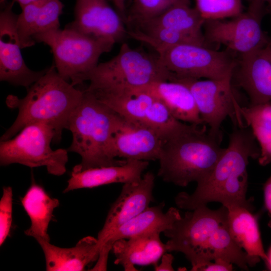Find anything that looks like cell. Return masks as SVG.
<instances>
[{
  "label": "cell",
  "mask_w": 271,
  "mask_h": 271,
  "mask_svg": "<svg viewBox=\"0 0 271 271\" xmlns=\"http://www.w3.org/2000/svg\"><path fill=\"white\" fill-rule=\"evenodd\" d=\"M120 165L89 168L79 172L72 171L64 190L92 188L112 183H126L140 179L146 170L149 161L126 160Z\"/></svg>",
  "instance_id": "20"
},
{
  "label": "cell",
  "mask_w": 271,
  "mask_h": 271,
  "mask_svg": "<svg viewBox=\"0 0 271 271\" xmlns=\"http://www.w3.org/2000/svg\"><path fill=\"white\" fill-rule=\"evenodd\" d=\"M161 233L151 232L116 241L112 247L116 257L114 263L121 265L126 271L137 270L136 265H156L168 251L166 243L161 239Z\"/></svg>",
  "instance_id": "19"
},
{
  "label": "cell",
  "mask_w": 271,
  "mask_h": 271,
  "mask_svg": "<svg viewBox=\"0 0 271 271\" xmlns=\"http://www.w3.org/2000/svg\"><path fill=\"white\" fill-rule=\"evenodd\" d=\"M74 14L67 27L113 45L127 33L119 15L106 0H76Z\"/></svg>",
  "instance_id": "14"
},
{
  "label": "cell",
  "mask_w": 271,
  "mask_h": 271,
  "mask_svg": "<svg viewBox=\"0 0 271 271\" xmlns=\"http://www.w3.org/2000/svg\"><path fill=\"white\" fill-rule=\"evenodd\" d=\"M164 141L163 138L152 128L128 120L117 114L113 134L116 158L158 160Z\"/></svg>",
  "instance_id": "15"
},
{
  "label": "cell",
  "mask_w": 271,
  "mask_h": 271,
  "mask_svg": "<svg viewBox=\"0 0 271 271\" xmlns=\"http://www.w3.org/2000/svg\"><path fill=\"white\" fill-rule=\"evenodd\" d=\"M33 39L49 46L57 72L74 86L84 82L85 76L98 64L100 56L113 46L67 26L37 35Z\"/></svg>",
  "instance_id": "7"
},
{
  "label": "cell",
  "mask_w": 271,
  "mask_h": 271,
  "mask_svg": "<svg viewBox=\"0 0 271 271\" xmlns=\"http://www.w3.org/2000/svg\"><path fill=\"white\" fill-rule=\"evenodd\" d=\"M187 85L195 98L201 118L209 131L222 138L221 125L228 116L234 125H245L241 117V107L233 93L232 78L199 80L174 79Z\"/></svg>",
  "instance_id": "11"
},
{
  "label": "cell",
  "mask_w": 271,
  "mask_h": 271,
  "mask_svg": "<svg viewBox=\"0 0 271 271\" xmlns=\"http://www.w3.org/2000/svg\"><path fill=\"white\" fill-rule=\"evenodd\" d=\"M226 208L228 230L234 242L246 252L254 265L260 259L266 262L267 256L263 247L257 216L243 206Z\"/></svg>",
  "instance_id": "22"
},
{
  "label": "cell",
  "mask_w": 271,
  "mask_h": 271,
  "mask_svg": "<svg viewBox=\"0 0 271 271\" xmlns=\"http://www.w3.org/2000/svg\"><path fill=\"white\" fill-rule=\"evenodd\" d=\"M252 105L271 102V39L264 47L241 55L233 72Z\"/></svg>",
  "instance_id": "16"
},
{
  "label": "cell",
  "mask_w": 271,
  "mask_h": 271,
  "mask_svg": "<svg viewBox=\"0 0 271 271\" xmlns=\"http://www.w3.org/2000/svg\"><path fill=\"white\" fill-rule=\"evenodd\" d=\"M205 21L196 8H191L190 5L180 4L174 5L156 17L130 26L145 24L205 38L202 32Z\"/></svg>",
  "instance_id": "25"
},
{
  "label": "cell",
  "mask_w": 271,
  "mask_h": 271,
  "mask_svg": "<svg viewBox=\"0 0 271 271\" xmlns=\"http://www.w3.org/2000/svg\"><path fill=\"white\" fill-rule=\"evenodd\" d=\"M247 126L234 125L229 143L209 175L197 183L192 194L179 193L175 202L178 208L192 210L211 202L226 207L241 206L252 210L246 198L247 166L249 158H258L260 148Z\"/></svg>",
  "instance_id": "2"
},
{
  "label": "cell",
  "mask_w": 271,
  "mask_h": 271,
  "mask_svg": "<svg viewBox=\"0 0 271 271\" xmlns=\"http://www.w3.org/2000/svg\"><path fill=\"white\" fill-rule=\"evenodd\" d=\"M132 26L133 28L127 31V33L134 39L149 45L156 51L183 44L208 46L205 38L189 35L171 29L145 24Z\"/></svg>",
  "instance_id": "27"
},
{
  "label": "cell",
  "mask_w": 271,
  "mask_h": 271,
  "mask_svg": "<svg viewBox=\"0 0 271 271\" xmlns=\"http://www.w3.org/2000/svg\"><path fill=\"white\" fill-rule=\"evenodd\" d=\"M172 75L161 62L158 55L121 46L110 60L98 63L84 79L90 92L117 93L145 88L159 81L171 80Z\"/></svg>",
  "instance_id": "6"
},
{
  "label": "cell",
  "mask_w": 271,
  "mask_h": 271,
  "mask_svg": "<svg viewBox=\"0 0 271 271\" xmlns=\"http://www.w3.org/2000/svg\"><path fill=\"white\" fill-rule=\"evenodd\" d=\"M21 203L31 221V226L25 233L37 241H50L48 226L59 201L51 197L42 187L33 183L21 199Z\"/></svg>",
  "instance_id": "24"
},
{
  "label": "cell",
  "mask_w": 271,
  "mask_h": 271,
  "mask_svg": "<svg viewBox=\"0 0 271 271\" xmlns=\"http://www.w3.org/2000/svg\"><path fill=\"white\" fill-rule=\"evenodd\" d=\"M196 8L206 20L233 18L243 12L241 0H195Z\"/></svg>",
  "instance_id": "29"
},
{
  "label": "cell",
  "mask_w": 271,
  "mask_h": 271,
  "mask_svg": "<svg viewBox=\"0 0 271 271\" xmlns=\"http://www.w3.org/2000/svg\"><path fill=\"white\" fill-rule=\"evenodd\" d=\"M159 59L174 79L232 78L237 62L226 51L208 46L183 44L156 51Z\"/></svg>",
  "instance_id": "9"
},
{
  "label": "cell",
  "mask_w": 271,
  "mask_h": 271,
  "mask_svg": "<svg viewBox=\"0 0 271 271\" xmlns=\"http://www.w3.org/2000/svg\"><path fill=\"white\" fill-rule=\"evenodd\" d=\"M13 3L7 5L0 14V80L28 89L48 68L35 71L25 64L17 31L18 15L12 11Z\"/></svg>",
  "instance_id": "12"
},
{
  "label": "cell",
  "mask_w": 271,
  "mask_h": 271,
  "mask_svg": "<svg viewBox=\"0 0 271 271\" xmlns=\"http://www.w3.org/2000/svg\"><path fill=\"white\" fill-rule=\"evenodd\" d=\"M13 210V190L11 187L3 188L0 200V245L9 234L12 222Z\"/></svg>",
  "instance_id": "30"
},
{
  "label": "cell",
  "mask_w": 271,
  "mask_h": 271,
  "mask_svg": "<svg viewBox=\"0 0 271 271\" xmlns=\"http://www.w3.org/2000/svg\"><path fill=\"white\" fill-rule=\"evenodd\" d=\"M160 263L154 265V268L157 271H172L174 270L173 267L174 256L171 253H165L161 257Z\"/></svg>",
  "instance_id": "32"
},
{
  "label": "cell",
  "mask_w": 271,
  "mask_h": 271,
  "mask_svg": "<svg viewBox=\"0 0 271 271\" xmlns=\"http://www.w3.org/2000/svg\"><path fill=\"white\" fill-rule=\"evenodd\" d=\"M228 209L222 206L212 210L200 206L185 213L163 233L169 238L168 251L183 253L200 271L207 262L222 258L244 270L254 266L246 252L231 236L227 223Z\"/></svg>",
  "instance_id": "1"
},
{
  "label": "cell",
  "mask_w": 271,
  "mask_h": 271,
  "mask_svg": "<svg viewBox=\"0 0 271 271\" xmlns=\"http://www.w3.org/2000/svg\"><path fill=\"white\" fill-rule=\"evenodd\" d=\"M250 1H255V0H250Z\"/></svg>",
  "instance_id": "38"
},
{
  "label": "cell",
  "mask_w": 271,
  "mask_h": 271,
  "mask_svg": "<svg viewBox=\"0 0 271 271\" xmlns=\"http://www.w3.org/2000/svg\"><path fill=\"white\" fill-rule=\"evenodd\" d=\"M180 4L190 5V0H130L124 19L128 25H133L156 17Z\"/></svg>",
  "instance_id": "28"
},
{
  "label": "cell",
  "mask_w": 271,
  "mask_h": 271,
  "mask_svg": "<svg viewBox=\"0 0 271 271\" xmlns=\"http://www.w3.org/2000/svg\"><path fill=\"white\" fill-rule=\"evenodd\" d=\"M263 193L264 205L269 216L268 226L271 228V175L264 184Z\"/></svg>",
  "instance_id": "33"
},
{
  "label": "cell",
  "mask_w": 271,
  "mask_h": 271,
  "mask_svg": "<svg viewBox=\"0 0 271 271\" xmlns=\"http://www.w3.org/2000/svg\"><path fill=\"white\" fill-rule=\"evenodd\" d=\"M233 264L225 259L217 258L206 263L200 271H231L233 270Z\"/></svg>",
  "instance_id": "31"
},
{
  "label": "cell",
  "mask_w": 271,
  "mask_h": 271,
  "mask_svg": "<svg viewBox=\"0 0 271 271\" xmlns=\"http://www.w3.org/2000/svg\"><path fill=\"white\" fill-rule=\"evenodd\" d=\"M164 202L156 206H149L116 229L102 244L99 256L107 258L113 244L119 239H127L151 232L162 233L171 228L181 215L179 210L175 207H171L164 212Z\"/></svg>",
  "instance_id": "17"
},
{
  "label": "cell",
  "mask_w": 271,
  "mask_h": 271,
  "mask_svg": "<svg viewBox=\"0 0 271 271\" xmlns=\"http://www.w3.org/2000/svg\"><path fill=\"white\" fill-rule=\"evenodd\" d=\"M37 242L44 252L47 271L84 270L97 260L101 249L97 239L92 236L81 239L70 248L60 247L43 240Z\"/></svg>",
  "instance_id": "21"
},
{
  "label": "cell",
  "mask_w": 271,
  "mask_h": 271,
  "mask_svg": "<svg viewBox=\"0 0 271 271\" xmlns=\"http://www.w3.org/2000/svg\"><path fill=\"white\" fill-rule=\"evenodd\" d=\"M141 89L160 99L178 120L190 124H204L194 96L185 84L177 80L159 81Z\"/></svg>",
  "instance_id": "23"
},
{
  "label": "cell",
  "mask_w": 271,
  "mask_h": 271,
  "mask_svg": "<svg viewBox=\"0 0 271 271\" xmlns=\"http://www.w3.org/2000/svg\"><path fill=\"white\" fill-rule=\"evenodd\" d=\"M265 4L267 5V10L271 12V0H261Z\"/></svg>",
  "instance_id": "37"
},
{
  "label": "cell",
  "mask_w": 271,
  "mask_h": 271,
  "mask_svg": "<svg viewBox=\"0 0 271 271\" xmlns=\"http://www.w3.org/2000/svg\"><path fill=\"white\" fill-rule=\"evenodd\" d=\"M113 1L119 13L124 18L126 0H113Z\"/></svg>",
  "instance_id": "34"
},
{
  "label": "cell",
  "mask_w": 271,
  "mask_h": 271,
  "mask_svg": "<svg viewBox=\"0 0 271 271\" xmlns=\"http://www.w3.org/2000/svg\"><path fill=\"white\" fill-rule=\"evenodd\" d=\"M80 102L71 114L66 129L72 134V142L67 149L76 153L81 162L72 171L120 165L126 160H117L113 146V134L117 114L83 90Z\"/></svg>",
  "instance_id": "5"
},
{
  "label": "cell",
  "mask_w": 271,
  "mask_h": 271,
  "mask_svg": "<svg viewBox=\"0 0 271 271\" xmlns=\"http://www.w3.org/2000/svg\"><path fill=\"white\" fill-rule=\"evenodd\" d=\"M54 129L41 122L29 124L12 138L0 142V164H20L30 168L45 167L48 173L61 176L66 171L68 150L52 149Z\"/></svg>",
  "instance_id": "8"
},
{
  "label": "cell",
  "mask_w": 271,
  "mask_h": 271,
  "mask_svg": "<svg viewBox=\"0 0 271 271\" xmlns=\"http://www.w3.org/2000/svg\"><path fill=\"white\" fill-rule=\"evenodd\" d=\"M13 2H16L18 3H19L21 7L23 6H25L28 4H29L31 2H33L37 0H13Z\"/></svg>",
  "instance_id": "36"
},
{
  "label": "cell",
  "mask_w": 271,
  "mask_h": 271,
  "mask_svg": "<svg viewBox=\"0 0 271 271\" xmlns=\"http://www.w3.org/2000/svg\"><path fill=\"white\" fill-rule=\"evenodd\" d=\"M221 140L206 124L189 123L164 140L158 176L181 187L201 182L209 175L225 150L220 146Z\"/></svg>",
  "instance_id": "4"
},
{
  "label": "cell",
  "mask_w": 271,
  "mask_h": 271,
  "mask_svg": "<svg viewBox=\"0 0 271 271\" xmlns=\"http://www.w3.org/2000/svg\"><path fill=\"white\" fill-rule=\"evenodd\" d=\"M267 260L266 262H265L266 266H267V268L271 270V247L268 252V253H267Z\"/></svg>",
  "instance_id": "35"
},
{
  "label": "cell",
  "mask_w": 271,
  "mask_h": 271,
  "mask_svg": "<svg viewBox=\"0 0 271 271\" xmlns=\"http://www.w3.org/2000/svg\"><path fill=\"white\" fill-rule=\"evenodd\" d=\"M265 4L261 0L251 1L246 12L228 21H206L207 42L224 45L229 50L244 55L265 46L270 40L262 29L266 13Z\"/></svg>",
  "instance_id": "10"
},
{
  "label": "cell",
  "mask_w": 271,
  "mask_h": 271,
  "mask_svg": "<svg viewBox=\"0 0 271 271\" xmlns=\"http://www.w3.org/2000/svg\"><path fill=\"white\" fill-rule=\"evenodd\" d=\"M240 112L244 124L251 129L259 144V164H268L271 162V103L241 106Z\"/></svg>",
  "instance_id": "26"
},
{
  "label": "cell",
  "mask_w": 271,
  "mask_h": 271,
  "mask_svg": "<svg viewBox=\"0 0 271 271\" xmlns=\"http://www.w3.org/2000/svg\"><path fill=\"white\" fill-rule=\"evenodd\" d=\"M83 90L75 87L63 79L54 65L28 89L26 95L19 98L10 95L6 103L18 109L12 125L2 136L1 141L10 139L27 125L36 122L46 124L55 131L53 143H59L62 131L66 129L69 118L80 102Z\"/></svg>",
  "instance_id": "3"
},
{
  "label": "cell",
  "mask_w": 271,
  "mask_h": 271,
  "mask_svg": "<svg viewBox=\"0 0 271 271\" xmlns=\"http://www.w3.org/2000/svg\"><path fill=\"white\" fill-rule=\"evenodd\" d=\"M155 180L154 174L149 171L140 179L123 184L98 233L97 239L101 248L113 231L149 207L153 200Z\"/></svg>",
  "instance_id": "13"
},
{
  "label": "cell",
  "mask_w": 271,
  "mask_h": 271,
  "mask_svg": "<svg viewBox=\"0 0 271 271\" xmlns=\"http://www.w3.org/2000/svg\"><path fill=\"white\" fill-rule=\"evenodd\" d=\"M63 8L60 0H37L21 7L17 31L22 49L34 45L36 35L59 29Z\"/></svg>",
  "instance_id": "18"
}]
</instances>
